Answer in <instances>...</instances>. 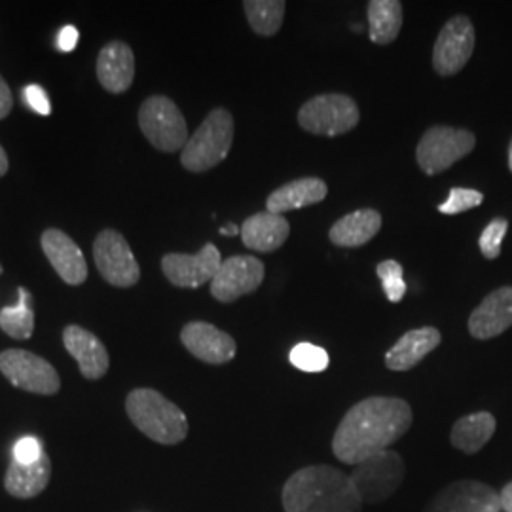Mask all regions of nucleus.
Returning <instances> with one entry per match:
<instances>
[{
    "mask_svg": "<svg viewBox=\"0 0 512 512\" xmlns=\"http://www.w3.org/2000/svg\"><path fill=\"white\" fill-rule=\"evenodd\" d=\"M410 404L397 397H368L351 406L332 437V454L346 465H359L403 439L412 427Z\"/></svg>",
    "mask_w": 512,
    "mask_h": 512,
    "instance_id": "1",
    "label": "nucleus"
},
{
    "mask_svg": "<svg viewBox=\"0 0 512 512\" xmlns=\"http://www.w3.org/2000/svg\"><path fill=\"white\" fill-rule=\"evenodd\" d=\"M285 512H363V499L344 471L330 465H310L283 486Z\"/></svg>",
    "mask_w": 512,
    "mask_h": 512,
    "instance_id": "2",
    "label": "nucleus"
},
{
    "mask_svg": "<svg viewBox=\"0 0 512 512\" xmlns=\"http://www.w3.org/2000/svg\"><path fill=\"white\" fill-rule=\"evenodd\" d=\"M126 412L131 423L158 444L173 446L188 437L186 414L156 389H133L126 399Z\"/></svg>",
    "mask_w": 512,
    "mask_h": 512,
    "instance_id": "3",
    "label": "nucleus"
},
{
    "mask_svg": "<svg viewBox=\"0 0 512 512\" xmlns=\"http://www.w3.org/2000/svg\"><path fill=\"white\" fill-rule=\"evenodd\" d=\"M234 143V118L230 110L215 109L207 114L202 126L188 137L181 164L190 173H205L222 164Z\"/></svg>",
    "mask_w": 512,
    "mask_h": 512,
    "instance_id": "4",
    "label": "nucleus"
},
{
    "mask_svg": "<svg viewBox=\"0 0 512 512\" xmlns=\"http://www.w3.org/2000/svg\"><path fill=\"white\" fill-rule=\"evenodd\" d=\"M139 128L152 147L167 154L183 150L188 141L183 112L165 95H152L141 105Z\"/></svg>",
    "mask_w": 512,
    "mask_h": 512,
    "instance_id": "5",
    "label": "nucleus"
},
{
    "mask_svg": "<svg viewBox=\"0 0 512 512\" xmlns=\"http://www.w3.org/2000/svg\"><path fill=\"white\" fill-rule=\"evenodd\" d=\"M361 120L357 103L342 93L317 95L302 105L298 124L313 135L336 137L355 128Z\"/></svg>",
    "mask_w": 512,
    "mask_h": 512,
    "instance_id": "6",
    "label": "nucleus"
},
{
    "mask_svg": "<svg viewBox=\"0 0 512 512\" xmlns=\"http://www.w3.org/2000/svg\"><path fill=\"white\" fill-rule=\"evenodd\" d=\"M349 476L363 503L378 505L397 494V490L403 486L406 465L401 454L384 450L355 465V471Z\"/></svg>",
    "mask_w": 512,
    "mask_h": 512,
    "instance_id": "7",
    "label": "nucleus"
},
{
    "mask_svg": "<svg viewBox=\"0 0 512 512\" xmlns=\"http://www.w3.org/2000/svg\"><path fill=\"white\" fill-rule=\"evenodd\" d=\"M475 145L476 137L469 129L433 126L423 133L416 158L425 175H437L471 154Z\"/></svg>",
    "mask_w": 512,
    "mask_h": 512,
    "instance_id": "8",
    "label": "nucleus"
},
{
    "mask_svg": "<svg viewBox=\"0 0 512 512\" xmlns=\"http://www.w3.org/2000/svg\"><path fill=\"white\" fill-rule=\"evenodd\" d=\"M93 260L101 277L118 289L139 283L141 268L128 239L116 230H103L93 241Z\"/></svg>",
    "mask_w": 512,
    "mask_h": 512,
    "instance_id": "9",
    "label": "nucleus"
},
{
    "mask_svg": "<svg viewBox=\"0 0 512 512\" xmlns=\"http://www.w3.org/2000/svg\"><path fill=\"white\" fill-rule=\"evenodd\" d=\"M0 372L14 387L29 393L55 395L61 389V380L54 365L27 349L2 351Z\"/></svg>",
    "mask_w": 512,
    "mask_h": 512,
    "instance_id": "10",
    "label": "nucleus"
},
{
    "mask_svg": "<svg viewBox=\"0 0 512 512\" xmlns=\"http://www.w3.org/2000/svg\"><path fill=\"white\" fill-rule=\"evenodd\" d=\"M501 492L480 480H456L444 486L421 512H501Z\"/></svg>",
    "mask_w": 512,
    "mask_h": 512,
    "instance_id": "11",
    "label": "nucleus"
},
{
    "mask_svg": "<svg viewBox=\"0 0 512 512\" xmlns=\"http://www.w3.org/2000/svg\"><path fill=\"white\" fill-rule=\"evenodd\" d=\"M475 50V27L471 19L456 16L442 29L433 48V69L440 76L458 74Z\"/></svg>",
    "mask_w": 512,
    "mask_h": 512,
    "instance_id": "12",
    "label": "nucleus"
},
{
    "mask_svg": "<svg viewBox=\"0 0 512 512\" xmlns=\"http://www.w3.org/2000/svg\"><path fill=\"white\" fill-rule=\"evenodd\" d=\"M264 274V264L256 256H230L222 260L219 272L213 277L211 294L222 304H232L245 294L255 293L264 281Z\"/></svg>",
    "mask_w": 512,
    "mask_h": 512,
    "instance_id": "13",
    "label": "nucleus"
},
{
    "mask_svg": "<svg viewBox=\"0 0 512 512\" xmlns=\"http://www.w3.org/2000/svg\"><path fill=\"white\" fill-rule=\"evenodd\" d=\"M222 258L215 243H205L196 255L169 253L162 258V272L167 281L181 289H200L211 283L219 272Z\"/></svg>",
    "mask_w": 512,
    "mask_h": 512,
    "instance_id": "14",
    "label": "nucleus"
},
{
    "mask_svg": "<svg viewBox=\"0 0 512 512\" xmlns=\"http://www.w3.org/2000/svg\"><path fill=\"white\" fill-rule=\"evenodd\" d=\"M181 342L196 359L207 365H226L236 357L238 344L228 334L211 323L192 321L181 330Z\"/></svg>",
    "mask_w": 512,
    "mask_h": 512,
    "instance_id": "15",
    "label": "nucleus"
},
{
    "mask_svg": "<svg viewBox=\"0 0 512 512\" xmlns=\"http://www.w3.org/2000/svg\"><path fill=\"white\" fill-rule=\"evenodd\" d=\"M40 245L57 275L67 285L78 287L88 279L86 258L71 236H67L57 228H48L40 236Z\"/></svg>",
    "mask_w": 512,
    "mask_h": 512,
    "instance_id": "16",
    "label": "nucleus"
},
{
    "mask_svg": "<svg viewBox=\"0 0 512 512\" xmlns=\"http://www.w3.org/2000/svg\"><path fill=\"white\" fill-rule=\"evenodd\" d=\"M63 344L69 351V355L80 366V372L86 380H101L109 372V351L90 330L80 325L65 327Z\"/></svg>",
    "mask_w": 512,
    "mask_h": 512,
    "instance_id": "17",
    "label": "nucleus"
},
{
    "mask_svg": "<svg viewBox=\"0 0 512 512\" xmlns=\"http://www.w3.org/2000/svg\"><path fill=\"white\" fill-rule=\"evenodd\" d=\"M512 327V287L488 294L469 317V332L476 340H490Z\"/></svg>",
    "mask_w": 512,
    "mask_h": 512,
    "instance_id": "18",
    "label": "nucleus"
},
{
    "mask_svg": "<svg viewBox=\"0 0 512 512\" xmlns=\"http://www.w3.org/2000/svg\"><path fill=\"white\" fill-rule=\"evenodd\" d=\"M97 78L107 92H128L135 80V54L126 42L112 40L99 52Z\"/></svg>",
    "mask_w": 512,
    "mask_h": 512,
    "instance_id": "19",
    "label": "nucleus"
},
{
    "mask_svg": "<svg viewBox=\"0 0 512 512\" xmlns=\"http://www.w3.org/2000/svg\"><path fill=\"white\" fill-rule=\"evenodd\" d=\"M442 342L439 329L435 327H421V329L408 330L404 336L397 340V344L385 353V366L393 372H406L421 361Z\"/></svg>",
    "mask_w": 512,
    "mask_h": 512,
    "instance_id": "20",
    "label": "nucleus"
},
{
    "mask_svg": "<svg viewBox=\"0 0 512 512\" xmlns=\"http://www.w3.org/2000/svg\"><path fill=\"white\" fill-rule=\"evenodd\" d=\"M291 234V224L283 215L274 213H256L243 222L241 226V239L243 245L260 251V253H274Z\"/></svg>",
    "mask_w": 512,
    "mask_h": 512,
    "instance_id": "21",
    "label": "nucleus"
},
{
    "mask_svg": "<svg viewBox=\"0 0 512 512\" xmlns=\"http://www.w3.org/2000/svg\"><path fill=\"white\" fill-rule=\"evenodd\" d=\"M50 478L52 461L46 452L35 463H18L12 459L4 476V490L18 499H33L48 488Z\"/></svg>",
    "mask_w": 512,
    "mask_h": 512,
    "instance_id": "22",
    "label": "nucleus"
},
{
    "mask_svg": "<svg viewBox=\"0 0 512 512\" xmlns=\"http://www.w3.org/2000/svg\"><path fill=\"white\" fill-rule=\"evenodd\" d=\"M327 194H329V186L317 177L296 179L293 183L283 184L274 190L266 200V209L268 213L283 215L293 209H302L308 205L321 203L327 198Z\"/></svg>",
    "mask_w": 512,
    "mask_h": 512,
    "instance_id": "23",
    "label": "nucleus"
},
{
    "mask_svg": "<svg viewBox=\"0 0 512 512\" xmlns=\"http://www.w3.org/2000/svg\"><path fill=\"white\" fill-rule=\"evenodd\" d=\"M382 230V215L376 209H359L336 220L330 228L329 238L336 247L355 249L366 245Z\"/></svg>",
    "mask_w": 512,
    "mask_h": 512,
    "instance_id": "24",
    "label": "nucleus"
},
{
    "mask_svg": "<svg viewBox=\"0 0 512 512\" xmlns=\"http://www.w3.org/2000/svg\"><path fill=\"white\" fill-rule=\"evenodd\" d=\"M495 427H497V423H495L494 414H490V412L469 414L454 423L452 433H450V442L459 452L473 456L492 440Z\"/></svg>",
    "mask_w": 512,
    "mask_h": 512,
    "instance_id": "25",
    "label": "nucleus"
},
{
    "mask_svg": "<svg viewBox=\"0 0 512 512\" xmlns=\"http://www.w3.org/2000/svg\"><path fill=\"white\" fill-rule=\"evenodd\" d=\"M403 27V4L399 0L368 2V37L374 44H391Z\"/></svg>",
    "mask_w": 512,
    "mask_h": 512,
    "instance_id": "26",
    "label": "nucleus"
},
{
    "mask_svg": "<svg viewBox=\"0 0 512 512\" xmlns=\"http://www.w3.org/2000/svg\"><path fill=\"white\" fill-rule=\"evenodd\" d=\"M19 300L16 306L0 310V329L14 340H29L35 332V311L31 308V293L18 287Z\"/></svg>",
    "mask_w": 512,
    "mask_h": 512,
    "instance_id": "27",
    "label": "nucleus"
},
{
    "mask_svg": "<svg viewBox=\"0 0 512 512\" xmlns=\"http://www.w3.org/2000/svg\"><path fill=\"white\" fill-rule=\"evenodd\" d=\"M251 29L260 37H274L281 29L287 2L285 0H247L243 2Z\"/></svg>",
    "mask_w": 512,
    "mask_h": 512,
    "instance_id": "28",
    "label": "nucleus"
},
{
    "mask_svg": "<svg viewBox=\"0 0 512 512\" xmlns=\"http://www.w3.org/2000/svg\"><path fill=\"white\" fill-rule=\"evenodd\" d=\"M289 361L294 368L308 372V374H317L329 368V353L327 349L313 346L310 342H300L296 344L291 353H289Z\"/></svg>",
    "mask_w": 512,
    "mask_h": 512,
    "instance_id": "29",
    "label": "nucleus"
},
{
    "mask_svg": "<svg viewBox=\"0 0 512 512\" xmlns=\"http://www.w3.org/2000/svg\"><path fill=\"white\" fill-rule=\"evenodd\" d=\"M376 274L382 281L385 296L389 298V302H401L406 294V281H404L403 266L397 260H384L378 264Z\"/></svg>",
    "mask_w": 512,
    "mask_h": 512,
    "instance_id": "30",
    "label": "nucleus"
},
{
    "mask_svg": "<svg viewBox=\"0 0 512 512\" xmlns=\"http://www.w3.org/2000/svg\"><path fill=\"white\" fill-rule=\"evenodd\" d=\"M484 202V196L473 188H452L450 196L444 203H440L439 211L442 215H459L469 209H475Z\"/></svg>",
    "mask_w": 512,
    "mask_h": 512,
    "instance_id": "31",
    "label": "nucleus"
},
{
    "mask_svg": "<svg viewBox=\"0 0 512 512\" xmlns=\"http://www.w3.org/2000/svg\"><path fill=\"white\" fill-rule=\"evenodd\" d=\"M507 230H509V222L505 219H495L484 228L482 236L478 239V245H480V251L482 255L490 260H494L501 253V243L507 236Z\"/></svg>",
    "mask_w": 512,
    "mask_h": 512,
    "instance_id": "32",
    "label": "nucleus"
},
{
    "mask_svg": "<svg viewBox=\"0 0 512 512\" xmlns=\"http://www.w3.org/2000/svg\"><path fill=\"white\" fill-rule=\"evenodd\" d=\"M44 448L37 437H23L14 446V461L18 463H35L42 458Z\"/></svg>",
    "mask_w": 512,
    "mask_h": 512,
    "instance_id": "33",
    "label": "nucleus"
},
{
    "mask_svg": "<svg viewBox=\"0 0 512 512\" xmlns=\"http://www.w3.org/2000/svg\"><path fill=\"white\" fill-rule=\"evenodd\" d=\"M23 99H25L27 107L35 110L40 116H50L52 114V105H50L48 93L44 92V88H40L37 84H29L23 90Z\"/></svg>",
    "mask_w": 512,
    "mask_h": 512,
    "instance_id": "34",
    "label": "nucleus"
},
{
    "mask_svg": "<svg viewBox=\"0 0 512 512\" xmlns=\"http://www.w3.org/2000/svg\"><path fill=\"white\" fill-rule=\"evenodd\" d=\"M78 29L73 27V25H67V27H63L61 31H59V35H57V48L63 52V54H69V52H73L74 48L78 46Z\"/></svg>",
    "mask_w": 512,
    "mask_h": 512,
    "instance_id": "35",
    "label": "nucleus"
},
{
    "mask_svg": "<svg viewBox=\"0 0 512 512\" xmlns=\"http://www.w3.org/2000/svg\"><path fill=\"white\" fill-rule=\"evenodd\" d=\"M12 107H14V97L10 92V86L0 76V120H4L12 112Z\"/></svg>",
    "mask_w": 512,
    "mask_h": 512,
    "instance_id": "36",
    "label": "nucleus"
},
{
    "mask_svg": "<svg viewBox=\"0 0 512 512\" xmlns=\"http://www.w3.org/2000/svg\"><path fill=\"white\" fill-rule=\"evenodd\" d=\"M501 507L505 512H512V482L501 490Z\"/></svg>",
    "mask_w": 512,
    "mask_h": 512,
    "instance_id": "37",
    "label": "nucleus"
},
{
    "mask_svg": "<svg viewBox=\"0 0 512 512\" xmlns=\"http://www.w3.org/2000/svg\"><path fill=\"white\" fill-rule=\"evenodd\" d=\"M8 167H10V162H8V154H6V150L0 147V177H4L6 173H8Z\"/></svg>",
    "mask_w": 512,
    "mask_h": 512,
    "instance_id": "38",
    "label": "nucleus"
},
{
    "mask_svg": "<svg viewBox=\"0 0 512 512\" xmlns=\"http://www.w3.org/2000/svg\"><path fill=\"white\" fill-rule=\"evenodd\" d=\"M220 234L222 236H238V234H241V230H239L236 224H228V226L220 228Z\"/></svg>",
    "mask_w": 512,
    "mask_h": 512,
    "instance_id": "39",
    "label": "nucleus"
},
{
    "mask_svg": "<svg viewBox=\"0 0 512 512\" xmlns=\"http://www.w3.org/2000/svg\"><path fill=\"white\" fill-rule=\"evenodd\" d=\"M509 169H511L512 173V141L511 145H509Z\"/></svg>",
    "mask_w": 512,
    "mask_h": 512,
    "instance_id": "40",
    "label": "nucleus"
},
{
    "mask_svg": "<svg viewBox=\"0 0 512 512\" xmlns=\"http://www.w3.org/2000/svg\"><path fill=\"white\" fill-rule=\"evenodd\" d=\"M0 275H2V264H0Z\"/></svg>",
    "mask_w": 512,
    "mask_h": 512,
    "instance_id": "41",
    "label": "nucleus"
}]
</instances>
